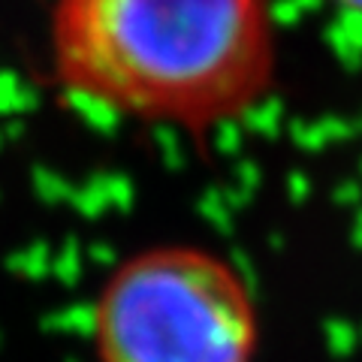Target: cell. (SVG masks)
Instances as JSON below:
<instances>
[{"mask_svg":"<svg viewBox=\"0 0 362 362\" xmlns=\"http://www.w3.org/2000/svg\"><path fill=\"white\" fill-rule=\"evenodd\" d=\"M49 73L76 106L206 136L278 82L269 0H52Z\"/></svg>","mask_w":362,"mask_h":362,"instance_id":"6da1fadb","label":"cell"},{"mask_svg":"<svg viewBox=\"0 0 362 362\" xmlns=\"http://www.w3.org/2000/svg\"><path fill=\"white\" fill-rule=\"evenodd\" d=\"M97 362H257L259 305L245 272L202 245L139 247L88 314Z\"/></svg>","mask_w":362,"mask_h":362,"instance_id":"7a4b0ae2","label":"cell"},{"mask_svg":"<svg viewBox=\"0 0 362 362\" xmlns=\"http://www.w3.org/2000/svg\"><path fill=\"white\" fill-rule=\"evenodd\" d=\"M329 4H335L338 9H344V13L362 16V0H329Z\"/></svg>","mask_w":362,"mask_h":362,"instance_id":"3957f363","label":"cell"}]
</instances>
